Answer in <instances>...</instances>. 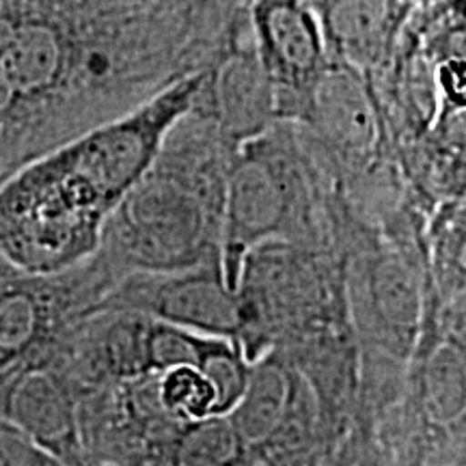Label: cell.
Returning <instances> with one entry per match:
<instances>
[{
	"label": "cell",
	"instance_id": "obj_11",
	"mask_svg": "<svg viewBox=\"0 0 466 466\" xmlns=\"http://www.w3.org/2000/svg\"><path fill=\"white\" fill-rule=\"evenodd\" d=\"M192 106L203 110L236 149L277 124L275 93L255 48L248 11L229 50L203 74Z\"/></svg>",
	"mask_w": 466,
	"mask_h": 466
},
{
	"label": "cell",
	"instance_id": "obj_2",
	"mask_svg": "<svg viewBox=\"0 0 466 466\" xmlns=\"http://www.w3.org/2000/svg\"><path fill=\"white\" fill-rule=\"evenodd\" d=\"M203 74L58 145L0 184V258L33 275L89 259L110 214L147 171L168 127L190 108Z\"/></svg>",
	"mask_w": 466,
	"mask_h": 466
},
{
	"label": "cell",
	"instance_id": "obj_9",
	"mask_svg": "<svg viewBox=\"0 0 466 466\" xmlns=\"http://www.w3.org/2000/svg\"><path fill=\"white\" fill-rule=\"evenodd\" d=\"M248 20L275 93L277 121L300 124L329 66L316 15L305 0H248Z\"/></svg>",
	"mask_w": 466,
	"mask_h": 466
},
{
	"label": "cell",
	"instance_id": "obj_17",
	"mask_svg": "<svg viewBox=\"0 0 466 466\" xmlns=\"http://www.w3.org/2000/svg\"><path fill=\"white\" fill-rule=\"evenodd\" d=\"M322 466H400L370 415L357 410Z\"/></svg>",
	"mask_w": 466,
	"mask_h": 466
},
{
	"label": "cell",
	"instance_id": "obj_4",
	"mask_svg": "<svg viewBox=\"0 0 466 466\" xmlns=\"http://www.w3.org/2000/svg\"><path fill=\"white\" fill-rule=\"evenodd\" d=\"M333 179L316 165L299 127L277 121L233 154L225 186L220 270L236 291L244 259L266 242L335 253ZM337 255V253H335Z\"/></svg>",
	"mask_w": 466,
	"mask_h": 466
},
{
	"label": "cell",
	"instance_id": "obj_5",
	"mask_svg": "<svg viewBox=\"0 0 466 466\" xmlns=\"http://www.w3.org/2000/svg\"><path fill=\"white\" fill-rule=\"evenodd\" d=\"M236 296V343L248 363L350 324L339 255L326 248L281 240L261 244L244 259Z\"/></svg>",
	"mask_w": 466,
	"mask_h": 466
},
{
	"label": "cell",
	"instance_id": "obj_20",
	"mask_svg": "<svg viewBox=\"0 0 466 466\" xmlns=\"http://www.w3.org/2000/svg\"><path fill=\"white\" fill-rule=\"evenodd\" d=\"M408 7H423V5H432L436 0H404Z\"/></svg>",
	"mask_w": 466,
	"mask_h": 466
},
{
	"label": "cell",
	"instance_id": "obj_1",
	"mask_svg": "<svg viewBox=\"0 0 466 466\" xmlns=\"http://www.w3.org/2000/svg\"><path fill=\"white\" fill-rule=\"evenodd\" d=\"M248 0H22L0 74L72 141L223 58Z\"/></svg>",
	"mask_w": 466,
	"mask_h": 466
},
{
	"label": "cell",
	"instance_id": "obj_6",
	"mask_svg": "<svg viewBox=\"0 0 466 466\" xmlns=\"http://www.w3.org/2000/svg\"><path fill=\"white\" fill-rule=\"evenodd\" d=\"M121 275L93 253L67 270L33 275L0 258V382L61 346Z\"/></svg>",
	"mask_w": 466,
	"mask_h": 466
},
{
	"label": "cell",
	"instance_id": "obj_8",
	"mask_svg": "<svg viewBox=\"0 0 466 466\" xmlns=\"http://www.w3.org/2000/svg\"><path fill=\"white\" fill-rule=\"evenodd\" d=\"M97 309L141 313L231 341L238 339L240 330L238 296L225 283L220 261L175 272H132L110 288Z\"/></svg>",
	"mask_w": 466,
	"mask_h": 466
},
{
	"label": "cell",
	"instance_id": "obj_7",
	"mask_svg": "<svg viewBox=\"0 0 466 466\" xmlns=\"http://www.w3.org/2000/svg\"><path fill=\"white\" fill-rule=\"evenodd\" d=\"M299 137L316 165L339 188H352L398 162L370 80L357 67L329 58Z\"/></svg>",
	"mask_w": 466,
	"mask_h": 466
},
{
	"label": "cell",
	"instance_id": "obj_12",
	"mask_svg": "<svg viewBox=\"0 0 466 466\" xmlns=\"http://www.w3.org/2000/svg\"><path fill=\"white\" fill-rule=\"evenodd\" d=\"M316 15L326 52L365 76L391 56L412 7L404 0H305Z\"/></svg>",
	"mask_w": 466,
	"mask_h": 466
},
{
	"label": "cell",
	"instance_id": "obj_3",
	"mask_svg": "<svg viewBox=\"0 0 466 466\" xmlns=\"http://www.w3.org/2000/svg\"><path fill=\"white\" fill-rule=\"evenodd\" d=\"M236 147L190 108L162 138L143 177L115 208L97 253L119 272H175L220 261L227 173Z\"/></svg>",
	"mask_w": 466,
	"mask_h": 466
},
{
	"label": "cell",
	"instance_id": "obj_14",
	"mask_svg": "<svg viewBox=\"0 0 466 466\" xmlns=\"http://www.w3.org/2000/svg\"><path fill=\"white\" fill-rule=\"evenodd\" d=\"M55 147L39 115L0 74V184Z\"/></svg>",
	"mask_w": 466,
	"mask_h": 466
},
{
	"label": "cell",
	"instance_id": "obj_15",
	"mask_svg": "<svg viewBox=\"0 0 466 466\" xmlns=\"http://www.w3.org/2000/svg\"><path fill=\"white\" fill-rule=\"evenodd\" d=\"M171 466H247L242 441L227 415L182 425Z\"/></svg>",
	"mask_w": 466,
	"mask_h": 466
},
{
	"label": "cell",
	"instance_id": "obj_19",
	"mask_svg": "<svg viewBox=\"0 0 466 466\" xmlns=\"http://www.w3.org/2000/svg\"><path fill=\"white\" fill-rule=\"evenodd\" d=\"M22 17V0H0V55L15 37Z\"/></svg>",
	"mask_w": 466,
	"mask_h": 466
},
{
	"label": "cell",
	"instance_id": "obj_10",
	"mask_svg": "<svg viewBox=\"0 0 466 466\" xmlns=\"http://www.w3.org/2000/svg\"><path fill=\"white\" fill-rule=\"evenodd\" d=\"M0 417L66 466H85L78 401L55 354L28 363L0 382Z\"/></svg>",
	"mask_w": 466,
	"mask_h": 466
},
{
	"label": "cell",
	"instance_id": "obj_16",
	"mask_svg": "<svg viewBox=\"0 0 466 466\" xmlns=\"http://www.w3.org/2000/svg\"><path fill=\"white\" fill-rule=\"evenodd\" d=\"M158 398L162 406L182 421L218 415L217 389L192 365L173 367L158 374Z\"/></svg>",
	"mask_w": 466,
	"mask_h": 466
},
{
	"label": "cell",
	"instance_id": "obj_18",
	"mask_svg": "<svg viewBox=\"0 0 466 466\" xmlns=\"http://www.w3.org/2000/svg\"><path fill=\"white\" fill-rule=\"evenodd\" d=\"M0 466H66L31 436L0 417Z\"/></svg>",
	"mask_w": 466,
	"mask_h": 466
},
{
	"label": "cell",
	"instance_id": "obj_13",
	"mask_svg": "<svg viewBox=\"0 0 466 466\" xmlns=\"http://www.w3.org/2000/svg\"><path fill=\"white\" fill-rule=\"evenodd\" d=\"M309 393L311 389L305 378L279 350H270L250 363L247 389L227 412L247 458L259 451L283 428Z\"/></svg>",
	"mask_w": 466,
	"mask_h": 466
}]
</instances>
